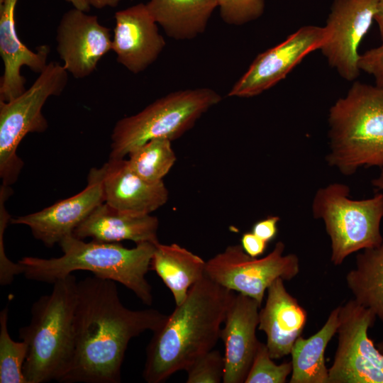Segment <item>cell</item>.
Listing matches in <instances>:
<instances>
[{"instance_id": "obj_1", "label": "cell", "mask_w": 383, "mask_h": 383, "mask_svg": "<svg viewBox=\"0 0 383 383\" xmlns=\"http://www.w3.org/2000/svg\"><path fill=\"white\" fill-rule=\"evenodd\" d=\"M167 316L153 309L131 310L114 281L93 275L77 283L71 362L60 382L118 383L130 340L154 332Z\"/></svg>"}, {"instance_id": "obj_2", "label": "cell", "mask_w": 383, "mask_h": 383, "mask_svg": "<svg viewBox=\"0 0 383 383\" xmlns=\"http://www.w3.org/2000/svg\"><path fill=\"white\" fill-rule=\"evenodd\" d=\"M235 294L206 274L167 316L146 348L143 377L161 383L213 350Z\"/></svg>"}, {"instance_id": "obj_3", "label": "cell", "mask_w": 383, "mask_h": 383, "mask_svg": "<svg viewBox=\"0 0 383 383\" xmlns=\"http://www.w3.org/2000/svg\"><path fill=\"white\" fill-rule=\"evenodd\" d=\"M58 244L63 252L60 257L27 256L18 262L26 278L53 284L74 271H88L124 285L144 304H152V287L145 275L150 270L155 243H141L127 248L118 243L94 240L87 243L72 234Z\"/></svg>"}, {"instance_id": "obj_4", "label": "cell", "mask_w": 383, "mask_h": 383, "mask_svg": "<svg viewBox=\"0 0 383 383\" xmlns=\"http://www.w3.org/2000/svg\"><path fill=\"white\" fill-rule=\"evenodd\" d=\"M327 164L345 176L383 168V88L355 81L328 115Z\"/></svg>"}, {"instance_id": "obj_5", "label": "cell", "mask_w": 383, "mask_h": 383, "mask_svg": "<svg viewBox=\"0 0 383 383\" xmlns=\"http://www.w3.org/2000/svg\"><path fill=\"white\" fill-rule=\"evenodd\" d=\"M77 283L72 274L54 282L51 293L32 305L30 323L19 328L18 337L28 345L23 365L27 383L60 382L68 369L74 345Z\"/></svg>"}, {"instance_id": "obj_6", "label": "cell", "mask_w": 383, "mask_h": 383, "mask_svg": "<svg viewBox=\"0 0 383 383\" xmlns=\"http://www.w3.org/2000/svg\"><path fill=\"white\" fill-rule=\"evenodd\" d=\"M221 99L217 91L204 87L173 91L155 100L140 112L116 122L109 159H123L152 139L172 141L180 138Z\"/></svg>"}, {"instance_id": "obj_7", "label": "cell", "mask_w": 383, "mask_h": 383, "mask_svg": "<svg viewBox=\"0 0 383 383\" xmlns=\"http://www.w3.org/2000/svg\"><path fill=\"white\" fill-rule=\"evenodd\" d=\"M311 211L314 218L324 223L334 265H340L351 254L376 247L383 240V192L356 200L350 197L348 185L331 183L316 192Z\"/></svg>"}, {"instance_id": "obj_8", "label": "cell", "mask_w": 383, "mask_h": 383, "mask_svg": "<svg viewBox=\"0 0 383 383\" xmlns=\"http://www.w3.org/2000/svg\"><path fill=\"white\" fill-rule=\"evenodd\" d=\"M68 81L63 65L51 61L33 84L9 101H0V177L9 187L17 179L23 165L16 150L29 133H43L48 127L42 109L49 97L59 96Z\"/></svg>"}, {"instance_id": "obj_9", "label": "cell", "mask_w": 383, "mask_h": 383, "mask_svg": "<svg viewBox=\"0 0 383 383\" xmlns=\"http://www.w3.org/2000/svg\"><path fill=\"white\" fill-rule=\"evenodd\" d=\"M284 243L278 241L269 254L257 258L248 255L241 244L229 245L206 261V275L262 305L266 291L276 279L291 280L299 272L297 255L284 254Z\"/></svg>"}, {"instance_id": "obj_10", "label": "cell", "mask_w": 383, "mask_h": 383, "mask_svg": "<svg viewBox=\"0 0 383 383\" xmlns=\"http://www.w3.org/2000/svg\"><path fill=\"white\" fill-rule=\"evenodd\" d=\"M339 308L338 344L328 383H383V355L368 335L376 316L353 299Z\"/></svg>"}, {"instance_id": "obj_11", "label": "cell", "mask_w": 383, "mask_h": 383, "mask_svg": "<svg viewBox=\"0 0 383 383\" xmlns=\"http://www.w3.org/2000/svg\"><path fill=\"white\" fill-rule=\"evenodd\" d=\"M379 0H333L324 28L327 37L319 49L328 65L348 82L360 70L358 49L374 19Z\"/></svg>"}, {"instance_id": "obj_12", "label": "cell", "mask_w": 383, "mask_h": 383, "mask_svg": "<svg viewBox=\"0 0 383 383\" xmlns=\"http://www.w3.org/2000/svg\"><path fill=\"white\" fill-rule=\"evenodd\" d=\"M327 37L324 26H304L284 40L254 59L228 94L250 98L276 85L309 53L319 50Z\"/></svg>"}, {"instance_id": "obj_13", "label": "cell", "mask_w": 383, "mask_h": 383, "mask_svg": "<svg viewBox=\"0 0 383 383\" xmlns=\"http://www.w3.org/2000/svg\"><path fill=\"white\" fill-rule=\"evenodd\" d=\"M57 51L63 66L77 79L89 77L112 49L110 30L96 16L73 8L64 13L57 29Z\"/></svg>"}, {"instance_id": "obj_14", "label": "cell", "mask_w": 383, "mask_h": 383, "mask_svg": "<svg viewBox=\"0 0 383 383\" xmlns=\"http://www.w3.org/2000/svg\"><path fill=\"white\" fill-rule=\"evenodd\" d=\"M104 202L101 168H92L87 185L79 193L38 212L11 219L13 224L27 226L34 238L51 248L74 229Z\"/></svg>"}, {"instance_id": "obj_15", "label": "cell", "mask_w": 383, "mask_h": 383, "mask_svg": "<svg viewBox=\"0 0 383 383\" xmlns=\"http://www.w3.org/2000/svg\"><path fill=\"white\" fill-rule=\"evenodd\" d=\"M112 49L118 63L133 74L146 70L165 46L157 22L146 4H138L115 13Z\"/></svg>"}, {"instance_id": "obj_16", "label": "cell", "mask_w": 383, "mask_h": 383, "mask_svg": "<svg viewBox=\"0 0 383 383\" xmlns=\"http://www.w3.org/2000/svg\"><path fill=\"white\" fill-rule=\"evenodd\" d=\"M261 305L238 294L227 311L220 338L224 344L223 383H243L260 341L256 337Z\"/></svg>"}, {"instance_id": "obj_17", "label": "cell", "mask_w": 383, "mask_h": 383, "mask_svg": "<svg viewBox=\"0 0 383 383\" xmlns=\"http://www.w3.org/2000/svg\"><path fill=\"white\" fill-rule=\"evenodd\" d=\"M101 171L104 202L118 212L148 215L168 200L163 181L155 184L145 181L131 170L125 158L109 159Z\"/></svg>"}, {"instance_id": "obj_18", "label": "cell", "mask_w": 383, "mask_h": 383, "mask_svg": "<svg viewBox=\"0 0 383 383\" xmlns=\"http://www.w3.org/2000/svg\"><path fill=\"white\" fill-rule=\"evenodd\" d=\"M18 0L0 2V55L4 64L0 83V101H9L21 94L26 79L21 74L23 66L40 74L47 66L50 47L42 45L35 52L20 40L16 26L15 11Z\"/></svg>"}, {"instance_id": "obj_19", "label": "cell", "mask_w": 383, "mask_h": 383, "mask_svg": "<svg viewBox=\"0 0 383 383\" xmlns=\"http://www.w3.org/2000/svg\"><path fill=\"white\" fill-rule=\"evenodd\" d=\"M284 281L279 278L268 287L265 304L259 311L257 329L265 333L273 360L290 355L307 322L306 311L287 292Z\"/></svg>"}, {"instance_id": "obj_20", "label": "cell", "mask_w": 383, "mask_h": 383, "mask_svg": "<svg viewBox=\"0 0 383 383\" xmlns=\"http://www.w3.org/2000/svg\"><path fill=\"white\" fill-rule=\"evenodd\" d=\"M159 221L150 214L131 216L118 212L105 202L99 205L73 231V235L84 240L105 243L131 240L135 244L156 243Z\"/></svg>"}, {"instance_id": "obj_21", "label": "cell", "mask_w": 383, "mask_h": 383, "mask_svg": "<svg viewBox=\"0 0 383 383\" xmlns=\"http://www.w3.org/2000/svg\"><path fill=\"white\" fill-rule=\"evenodd\" d=\"M150 270L155 271L172 294L176 306L206 274V261L177 243H155Z\"/></svg>"}, {"instance_id": "obj_22", "label": "cell", "mask_w": 383, "mask_h": 383, "mask_svg": "<svg viewBox=\"0 0 383 383\" xmlns=\"http://www.w3.org/2000/svg\"><path fill=\"white\" fill-rule=\"evenodd\" d=\"M146 6L168 37L190 40L205 31L218 0H150Z\"/></svg>"}, {"instance_id": "obj_23", "label": "cell", "mask_w": 383, "mask_h": 383, "mask_svg": "<svg viewBox=\"0 0 383 383\" xmlns=\"http://www.w3.org/2000/svg\"><path fill=\"white\" fill-rule=\"evenodd\" d=\"M339 306L329 313L321 329L308 338L301 335L291 350L292 372L289 383H328L326 348L338 326Z\"/></svg>"}, {"instance_id": "obj_24", "label": "cell", "mask_w": 383, "mask_h": 383, "mask_svg": "<svg viewBox=\"0 0 383 383\" xmlns=\"http://www.w3.org/2000/svg\"><path fill=\"white\" fill-rule=\"evenodd\" d=\"M345 281L353 299L370 309L383 323V240L356 255L355 266L347 273Z\"/></svg>"}, {"instance_id": "obj_25", "label": "cell", "mask_w": 383, "mask_h": 383, "mask_svg": "<svg viewBox=\"0 0 383 383\" xmlns=\"http://www.w3.org/2000/svg\"><path fill=\"white\" fill-rule=\"evenodd\" d=\"M127 159L131 170L149 183L162 182L176 161L172 141L152 139L132 150Z\"/></svg>"}, {"instance_id": "obj_26", "label": "cell", "mask_w": 383, "mask_h": 383, "mask_svg": "<svg viewBox=\"0 0 383 383\" xmlns=\"http://www.w3.org/2000/svg\"><path fill=\"white\" fill-rule=\"evenodd\" d=\"M9 308L0 312V383H27L23 365L28 345L23 340L14 341L8 330Z\"/></svg>"}, {"instance_id": "obj_27", "label": "cell", "mask_w": 383, "mask_h": 383, "mask_svg": "<svg viewBox=\"0 0 383 383\" xmlns=\"http://www.w3.org/2000/svg\"><path fill=\"white\" fill-rule=\"evenodd\" d=\"M292 372V361L276 364L267 345L260 342L245 383H284Z\"/></svg>"}, {"instance_id": "obj_28", "label": "cell", "mask_w": 383, "mask_h": 383, "mask_svg": "<svg viewBox=\"0 0 383 383\" xmlns=\"http://www.w3.org/2000/svg\"><path fill=\"white\" fill-rule=\"evenodd\" d=\"M218 7L225 23L241 26L259 18L265 3V0H218Z\"/></svg>"}, {"instance_id": "obj_29", "label": "cell", "mask_w": 383, "mask_h": 383, "mask_svg": "<svg viewBox=\"0 0 383 383\" xmlns=\"http://www.w3.org/2000/svg\"><path fill=\"white\" fill-rule=\"evenodd\" d=\"M224 357L216 350H211L194 362L185 371L187 383H220L224 373Z\"/></svg>"}, {"instance_id": "obj_30", "label": "cell", "mask_w": 383, "mask_h": 383, "mask_svg": "<svg viewBox=\"0 0 383 383\" xmlns=\"http://www.w3.org/2000/svg\"><path fill=\"white\" fill-rule=\"evenodd\" d=\"M11 192L9 187L1 185L0 191V284H10L15 276L23 274V267L11 262L6 255L4 245V233L9 221V215L4 207V201Z\"/></svg>"}, {"instance_id": "obj_31", "label": "cell", "mask_w": 383, "mask_h": 383, "mask_svg": "<svg viewBox=\"0 0 383 383\" xmlns=\"http://www.w3.org/2000/svg\"><path fill=\"white\" fill-rule=\"evenodd\" d=\"M358 65L360 70L374 77L377 87L383 88V43L360 55Z\"/></svg>"}, {"instance_id": "obj_32", "label": "cell", "mask_w": 383, "mask_h": 383, "mask_svg": "<svg viewBox=\"0 0 383 383\" xmlns=\"http://www.w3.org/2000/svg\"><path fill=\"white\" fill-rule=\"evenodd\" d=\"M279 220L280 218L277 216H270L255 223L252 226V232L269 243L277 235Z\"/></svg>"}, {"instance_id": "obj_33", "label": "cell", "mask_w": 383, "mask_h": 383, "mask_svg": "<svg viewBox=\"0 0 383 383\" xmlns=\"http://www.w3.org/2000/svg\"><path fill=\"white\" fill-rule=\"evenodd\" d=\"M267 243L252 232H246L241 238V245L244 251L252 257L262 255L267 248Z\"/></svg>"}, {"instance_id": "obj_34", "label": "cell", "mask_w": 383, "mask_h": 383, "mask_svg": "<svg viewBox=\"0 0 383 383\" xmlns=\"http://www.w3.org/2000/svg\"><path fill=\"white\" fill-rule=\"evenodd\" d=\"M374 20L377 24L382 43H383V0H379Z\"/></svg>"}, {"instance_id": "obj_35", "label": "cell", "mask_w": 383, "mask_h": 383, "mask_svg": "<svg viewBox=\"0 0 383 383\" xmlns=\"http://www.w3.org/2000/svg\"><path fill=\"white\" fill-rule=\"evenodd\" d=\"M91 6L101 9L105 7H115L121 0H87Z\"/></svg>"}, {"instance_id": "obj_36", "label": "cell", "mask_w": 383, "mask_h": 383, "mask_svg": "<svg viewBox=\"0 0 383 383\" xmlns=\"http://www.w3.org/2000/svg\"><path fill=\"white\" fill-rule=\"evenodd\" d=\"M71 4L74 8L88 12L90 10L91 6L87 0H66Z\"/></svg>"}, {"instance_id": "obj_37", "label": "cell", "mask_w": 383, "mask_h": 383, "mask_svg": "<svg viewBox=\"0 0 383 383\" xmlns=\"http://www.w3.org/2000/svg\"><path fill=\"white\" fill-rule=\"evenodd\" d=\"M371 183L374 187L383 191V168H381L378 176L372 179Z\"/></svg>"}, {"instance_id": "obj_38", "label": "cell", "mask_w": 383, "mask_h": 383, "mask_svg": "<svg viewBox=\"0 0 383 383\" xmlns=\"http://www.w3.org/2000/svg\"><path fill=\"white\" fill-rule=\"evenodd\" d=\"M376 345L380 353L383 355V340L378 342Z\"/></svg>"}, {"instance_id": "obj_39", "label": "cell", "mask_w": 383, "mask_h": 383, "mask_svg": "<svg viewBox=\"0 0 383 383\" xmlns=\"http://www.w3.org/2000/svg\"><path fill=\"white\" fill-rule=\"evenodd\" d=\"M3 0H0V2L2 1Z\"/></svg>"}]
</instances>
